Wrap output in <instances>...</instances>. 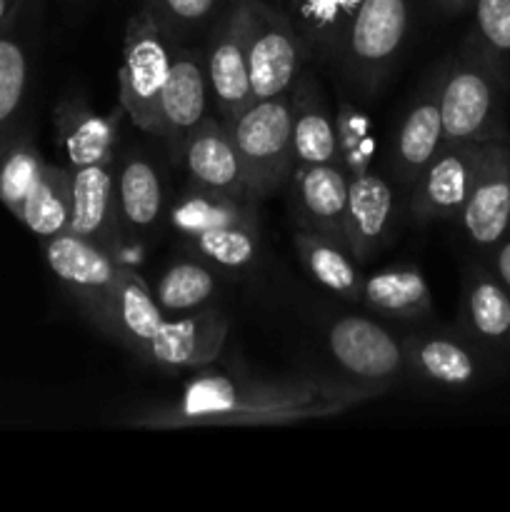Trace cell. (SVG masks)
I'll list each match as a JSON object with an SVG mask.
<instances>
[{
  "mask_svg": "<svg viewBox=\"0 0 510 512\" xmlns=\"http://www.w3.org/2000/svg\"><path fill=\"white\" fill-rule=\"evenodd\" d=\"M195 373L173 400L135 410L120 425L138 430L290 425L335 418L378 398L375 390L348 378H258L245 370L220 373L210 365Z\"/></svg>",
  "mask_w": 510,
  "mask_h": 512,
  "instance_id": "cell-1",
  "label": "cell"
},
{
  "mask_svg": "<svg viewBox=\"0 0 510 512\" xmlns=\"http://www.w3.org/2000/svg\"><path fill=\"white\" fill-rule=\"evenodd\" d=\"M45 168L48 163L40 155L30 128L18 130L0 148V203L8 208V213L18 215L30 190L43 178Z\"/></svg>",
  "mask_w": 510,
  "mask_h": 512,
  "instance_id": "cell-33",
  "label": "cell"
},
{
  "mask_svg": "<svg viewBox=\"0 0 510 512\" xmlns=\"http://www.w3.org/2000/svg\"><path fill=\"white\" fill-rule=\"evenodd\" d=\"M295 250L300 255L305 273L310 280L328 290L330 295L348 303H360V288H363V270L348 245L340 240L325 238V235L298 230L295 233Z\"/></svg>",
  "mask_w": 510,
  "mask_h": 512,
  "instance_id": "cell-29",
  "label": "cell"
},
{
  "mask_svg": "<svg viewBox=\"0 0 510 512\" xmlns=\"http://www.w3.org/2000/svg\"><path fill=\"white\" fill-rule=\"evenodd\" d=\"M475 43L495 60L510 85V0H473Z\"/></svg>",
  "mask_w": 510,
  "mask_h": 512,
  "instance_id": "cell-36",
  "label": "cell"
},
{
  "mask_svg": "<svg viewBox=\"0 0 510 512\" xmlns=\"http://www.w3.org/2000/svg\"><path fill=\"white\" fill-rule=\"evenodd\" d=\"M115 205L125 240L143 238L165 215L163 175L155 160L140 148L120 153L113 163Z\"/></svg>",
  "mask_w": 510,
  "mask_h": 512,
  "instance_id": "cell-23",
  "label": "cell"
},
{
  "mask_svg": "<svg viewBox=\"0 0 510 512\" xmlns=\"http://www.w3.org/2000/svg\"><path fill=\"white\" fill-rule=\"evenodd\" d=\"M363 0H280L313 58L338 65L345 38Z\"/></svg>",
  "mask_w": 510,
  "mask_h": 512,
  "instance_id": "cell-27",
  "label": "cell"
},
{
  "mask_svg": "<svg viewBox=\"0 0 510 512\" xmlns=\"http://www.w3.org/2000/svg\"><path fill=\"white\" fill-rule=\"evenodd\" d=\"M15 0H0V25L5 23V18L10 15V10H13Z\"/></svg>",
  "mask_w": 510,
  "mask_h": 512,
  "instance_id": "cell-39",
  "label": "cell"
},
{
  "mask_svg": "<svg viewBox=\"0 0 510 512\" xmlns=\"http://www.w3.org/2000/svg\"><path fill=\"white\" fill-rule=\"evenodd\" d=\"M398 223V193L383 175L368 170L350 180L345 208V245L358 263H368L390 243Z\"/></svg>",
  "mask_w": 510,
  "mask_h": 512,
  "instance_id": "cell-21",
  "label": "cell"
},
{
  "mask_svg": "<svg viewBox=\"0 0 510 512\" xmlns=\"http://www.w3.org/2000/svg\"><path fill=\"white\" fill-rule=\"evenodd\" d=\"M123 118L128 115L120 105L108 113H98L80 95H65L53 110V128L55 143L63 150L68 168L113 163L118 158Z\"/></svg>",
  "mask_w": 510,
  "mask_h": 512,
  "instance_id": "cell-20",
  "label": "cell"
},
{
  "mask_svg": "<svg viewBox=\"0 0 510 512\" xmlns=\"http://www.w3.org/2000/svg\"><path fill=\"white\" fill-rule=\"evenodd\" d=\"M218 290V270L198 255H190V258L175 260L160 273L153 293L165 318H170V315L193 313L215 303Z\"/></svg>",
  "mask_w": 510,
  "mask_h": 512,
  "instance_id": "cell-30",
  "label": "cell"
},
{
  "mask_svg": "<svg viewBox=\"0 0 510 512\" xmlns=\"http://www.w3.org/2000/svg\"><path fill=\"white\" fill-rule=\"evenodd\" d=\"M43 13L45 0H15L13 10L0 25V148L25 128L23 113Z\"/></svg>",
  "mask_w": 510,
  "mask_h": 512,
  "instance_id": "cell-10",
  "label": "cell"
},
{
  "mask_svg": "<svg viewBox=\"0 0 510 512\" xmlns=\"http://www.w3.org/2000/svg\"><path fill=\"white\" fill-rule=\"evenodd\" d=\"M458 328L495 360L510 355V290L483 260L463 268Z\"/></svg>",
  "mask_w": 510,
  "mask_h": 512,
  "instance_id": "cell-17",
  "label": "cell"
},
{
  "mask_svg": "<svg viewBox=\"0 0 510 512\" xmlns=\"http://www.w3.org/2000/svg\"><path fill=\"white\" fill-rule=\"evenodd\" d=\"M228 330V313L215 303L193 313L170 315L140 350L138 358L165 373L203 370L220 358Z\"/></svg>",
  "mask_w": 510,
  "mask_h": 512,
  "instance_id": "cell-12",
  "label": "cell"
},
{
  "mask_svg": "<svg viewBox=\"0 0 510 512\" xmlns=\"http://www.w3.org/2000/svg\"><path fill=\"white\" fill-rule=\"evenodd\" d=\"M285 188L290 193L298 230H310L345 243L350 178L338 163L295 165Z\"/></svg>",
  "mask_w": 510,
  "mask_h": 512,
  "instance_id": "cell-18",
  "label": "cell"
},
{
  "mask_svg": "<svg viewBox=\"0 0 510 512\" xmlns=\"http://www.w3.org/2000/svg\"><path fill=\"white\" fill-rule=\"evenodd\" d=\"M210 115V88L205 73L203 43H178L173 53L168 80L155 110V138H163L168 148L178 150L185 135L198 128Z\"/></svg>",
  "mask_w": 510,
  "mask_h": 512,
  "instance_id": "cell-14",
  "label": "cell"
},
{
  "mask_svg": "<svg viewBox=\"0 0 510 512\" xmlns=\"http://www.w3.org/2000/svg\"><path fill=\"white\" fill-rule=\"evenodd\" d=\"M405 383L433 393H468L493 378L500 360L473 343L458 325H425L403 333Z\"/></svg>",
  "mask_w": 510,
  "mask_h": 512,
  "instance_id": "cell-4",
  "label": "cell"
},
{
  "mask_svg": "<svg viewBox=\"0 0 510 512\" xmlns=\"http://www.w3.org/2000/svg\"><path fill=\"white\" fill-rule=\"evenodd\" d=\"M163 320L165 313L160 310L153 288L145 283L143 275L130 268L120 270L108 298L103 333L138 355L150 343L155 330L163 325Z\"/></svg>",
  "mask_w": 510,
  "mask_h": 512,
  "instance_id": "cell-26",
  "label": "cell"
},
{
  "mask_svg": "<svg viewBox=\"0 0 510 512\" xmlns=\"http://www.w3.org/2000/svg\"><path fill=\"white\" fill-rule=\"evenodd\" d=\"M70 3H73V5H75V3H85V0H70Z\"/></svg>",
  "mask_w": 510,
  "mask_h": 512,
  "instance_id": "cell-40",
  "label": "cell"
},
{
  "mask_svg": "<svg viewBox=\"0 0 510 512\" xmlns=\"http://www.w3.org/2000/svg\"><path fill=\"white\" fill-rule=\"evenodd\" d=\"M15 218L38 240L65 233L70 223V168L50 165Z\"/></svg>",
  "mask_w": 510,
  "mask_h": 512,
  "instance_id": "cell-31",
  "label": "cell"
},
{
  "mask_svg": "<svg viewBox=\"0 0 510 512\" xmlns=\"http://www.w3.org/2000/svg\"><path fill=\"white\" fill-rule=\"evenodd\" d=\"M175 40L155 20V15L138 5L125 25L123 63L118 70V105L130 123L143 133H155V110L173 65Z\"/></svg>",
  "mask_w": 510,
  "mask_h": 512,
  "instance_id": "cell-7",
  "label": "cell"
},
{
  "mask_svg": "<svg viewBox=\"0 0 510 512\" xmlns=\"http://www.w3.org/2000/svg\"><path fill=\"white\" fill-rule=\"evenodd\" d=\"M508 95L503 70L468 35L458 53L443 63L440 118L445 140H510Z\"/></svg>",
  "mask_w": 510,
  "mask_h": 512,
  "instance_id": "cell-2",
  "label": "cell"
},
{
  "mask_svg": "<svg viewBox=\"0 0 510 512\" xmlns=\"http://www.w3.org/2000/svg\"><path fill=\"white\" fill-rule=\"evenodd\" d=\"M225 128L238 150L253 198L260 203L280 193L295 168L288 93L253 100Z\"/></svg>",
  "mask_w": 510,
  "mask_h": 512,
  "instance_id": "cell-5",
  "label": "cell"
},
{
  "mask_svg": "<svg viewBox=\"0 0 510 512\" xmlns=\"http://www.w3.org/2000/svg\"><path fill=\"white\" fill-rule=\"evenodd\" d=\"M488 143L445 140L418 175L410 193V213L420 223L458 220L483 165Z\"/></svg>",
  "mask_w": 510,
  "mask_h": 512,
  "instance_id": "cell-11",
  "label": "cell"
},
{
  "mask_svg": "<svg viewBox=\"0 0 510 512\" xmlns=\"http://www.w3.org/2000/svg\"><path fill=\"white\" fill-rule=\"evenodd\" d=\"M205 73H208L210 103L223 123H230L253 103L245 55L243 8L240 0H230L210 33L203 40Z\"/></svg>",
  "mask_w": 510,
  "mask_h": 512,
  "instance_id": "cell-13",
  "label": "cell"
},
{
  "mask_svg": "<svg viewBox=\"0 0 510 512\" xmlns=\"http://www.w3.org/2000/svg\"><path fill=\"white\" fill-rule=\"evenodd\" d=\"M165 220L178 235L193 238L205 230L225 228V225L258 223V200L235 198L190 183L165 210Z\"/></svg>",
  "mask_w": 510,
  "mask_h": 512,
  "instance_id": "cell-28",
  "label": "cell"
},
{
  "mask_svg": "<svg viewBox=\"0 0 510 512\" xmlns=\"http://www.w3.org/2000/svg\"><path fill=\"white\" fill-rule=\"evenodd\" d=\"M430 3H433L435 8L443 10V13L458 15V13H465V10L470 8V3H473V0H430Z\"/></svg>",
  "mask_w": 510,
  "mask_h": 512,
  "instance_id": "cell-38",
  "label": "cell"
},
{
  "mask_svg": "<svg viewBox=\"0 0 510 512\" xmlns=\"http://www.w3.org/2000/svg\"><path fill=\"white\" fill-rule=\"evenodd\" d=\"M113 163L70 168L68 233L93 240L120 258L125 235L120 230L118 205H115Z\"/></svg>",
  "mask_w": 510,
  "mask_h": 512,
  "instance_id": "cell-22",
  "label": "cell"
},
{
  "mask_svg": "<svg viewBox=\"0 0 510 512\" xmlns=\"http://www.w3.org/2000/svg\"><path fill=\"white\" fill-rule=\"evenodd\" d=\"M288 98L295 165L338 163L335 110L328 105L323 85L315 78L313 70H300L295 83L290 85Z\"/></svg>",
  "mask_w": 510,
  "mask_h": 512,
  "instance_id": "cell-24",
  "label": "cell"
},
{
  "mask_svg": "<svg viewBox=\"0 0 510 512\" xmlns=\"http://www.w3.org/2000/svg\"><path fill=\"white\" fill-rule=\"evenodd\" d=\"M475 250L488 255L510 230V140H493L485 150L473 190L458 218Z\"/></svg>",
  "mask_w": 510,
  "mask_h": 512,
  "instance_id": "cell-16",
  "label": "cell"
},
{
  "mask_svg": "<svg viewBox=\"0 0 510 512\" xmlns=\"http://www.w3.org/2000/svg\"><path fill=\"white\" fill-rule=\"evenodd\" d=\"M488 255H490L488 265H490V270L495 273V278H498L500 283L510 290V230H508V235H505V238L500 240V243L495 245Z\"/></svg>",
  "mask_w": 510,
  "mask_h": 512,
  "instance_id": "cell-37",
  "label": "cell"
},
{
  "mask_svg": "<svg viewBox=\"0 0 510 512\" xmlns=\"http://www.w3.org/2000/svg\"><path fill=\"white\" fill-rule=\"evenodd\" d=\"M243 8L245 55L253 100L285 95L308 58V43L283 5L268 0H240Z\"/></svg>",
  "mask_w": 510,
  "mask_h": 512,
  "instance_id": "cell-6",
  "label": "cell"
},
{
  "mask_svg": "<svg viewBox=\"0 0 510 512\" xmlns=\"http://www.w3.org/2000/svg\"><path fill=\"white\" fill-rule=\"evenodd\" d=\"M360 305L375 318L425 323L433 315V293L418 265H390L365 275Z\"/></svg>",
  "mask_w": 510,
  "mask_h": 512,
  "instance_id": "cell-25",
  "label": "cell"
},
{
  "mask_svg": "<svg viewBox=\"0 0 510 512\" xmlns=\"http://www.w3.org/2000/svg\"><path fill=\"white\" fill-rule=\"evenodd\" d=\"M335 138H338V163L350 180L373 170L378 155L375 120L358 98L340 93L335 105Z\"/></svg>",
  "mask_w": 510,
  "mask_h": 512,
  "instance_id": "cell-32",
  "label": "cell"
},
{
  "mask_svg": "<svg viewBox=\"0 0 510 512\" xmlns=\"http://www.w3.org/2000/svg\"><path fill=\"white\" fill-rule=\"evenodd\" d=\"M43 258L60 288L78 303L85 318L98 330L105 328L108 298L120 270L125 268L115 253L75 233H58L40 240Z\"/></svg>",
  "mask_w": 510,
  "mask_h": 512,
  "instance_id": "cell-9",
  "label": "cell"
},
{
  "mask_svg": "<svg viewBox=\"0 0 510 512\" xmlns=\"http://www.w3.org/2000/svg\"><path fill=\"white\" fill-rule=\"evenodd\" d=\"M230 0H143L175 43H203Z\"/></svg>",
  "mask_w": 510,
  "mask_h": 512,
  "instance_id": "cell-35",
  "label": "cell"
},
{
  "mask_svg": "<svg viewBox=\"0 0 510 512\" xmlns=\"http://www.w3.org/2000/svg\"><path fill=\"white\" fill-rule=\"evenodd\" d=\"M185 240L190 245V253L225 273H243V270L253 268L255 260L260 258L258 223L225 225V228L205 230V233Z\"/></svg>",
  "mask_w": 510,
  "mask_h": 512,
  "instance_id": "cell-34",
  "label": "cell"
},
{
  "mask_svg": "<svg viewBox=\"0 0 510 512\" xmlns=\"http://www.w3.org/2000/svg\"><path fill=\"white\" fill-rule=\"evenodd\" d=\"M330 358L345 378L378 395L405 383L403 335L368 315H340L325 330Z\"/></svg>",
  "mask_w": 510,
  "mask_h": 512,
  "instance_id": "cell-8",
  "label": "cell"
},
{
  "mask_svg": "<svg viewBox=\"0 0 510 512\" xmlns=\"http://www.w3.org/2000/svg\"><path fill=\"white\" fill-rule=\"evenodd\" d=\"M440 78H443V63L425 75L418 93L413 95L400 118L398 130L390 138V173L403 188H410L418 180L430 158L445 143L443 118H440Z\"/></svg>",
  "mask_w": 510,
  "mask_h": 512,
  "instance_id": "cell-15",
  "label": "cell"
},
{
  "mask_svg": "<svg viewBox=\"0 0 510 512\" xmlns=\"http://www.w3.org/2000/svg\"><path fill=\"white\" fill-rule=\"evenodd\" d=\"M175 158L193 185L255 200L233 138L218 115L210 113L198 128L190 130L175 150Z\"/></svg>",
  "mask_w": 510,
  "mask_h": 512,
  "instance_id": "cell-19",
  "label": "cell"
},
{
  "mask_svg": "<svg viewBox=\"0 0 510 512\" xmlns=\"http://www.w3.org/2000/svg\"><path fill=\"white\" fill-rule=\"evenodd\" d=\"M413 23V0H363L340 53L338 70L360 98H373L390 78Z\"/></svg>",
  "mask_w": 510,
  "mask_h": 512,
  "instance_id": "cell-3",
  "label": "cell"
}]
</instances>
